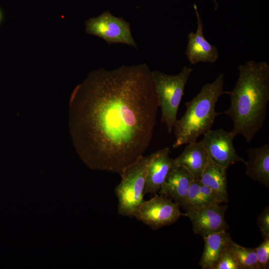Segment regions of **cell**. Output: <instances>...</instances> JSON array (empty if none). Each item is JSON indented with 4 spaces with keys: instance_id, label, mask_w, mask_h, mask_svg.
I'll return each mask as SVG.
<instances>
[{
    "instance_id": "cell-1",
    "label": "cell",
    "mask_w": 269,
    "mask_h": 269,
    "mask_svg": "<svg viewBox=\"0 0 269 269\" xmlns=\"http://www.w3.org/2000/svg\"><path fill=\"white\" fill-rule=\"evenodd\" d=\"M158 108L145 63L89 73L69 101V131L90 169L121 174L148 147Z\"/></svg>"
},
{
    "instance_id": "cell-2",
    "label": "cell",
    "mask_w": 269,
    "mask_h": 269,
    "mask_svg": "<svg viewBox=\"0 0 269 269\" xmlns=\"http://www.w3.org/2000/svg\"><path fill=\"white\" fill-rule=\"evenodd\" d=\"M234 88L225 91L230 97L229 108L223 112L231 118L233 134L242 135L250 143L263 128L269 102V65L249 60L238 66Z\"/></svg>"
},
{
    "instance_id": "cell-3",
    "label": "cell",
    "mask_w": 269,
    "mask_h": 269,
    "mask_svg": "<svg viewBox=\"0 0 269 269\" xmlns=\"http://www.w3.org/2000/svg\"><path fill=\"white\" fill-rule=\"evenodd\" d=\"M224 82V74L220 73L213 82L203 85L200 92L185 103V112L173 127L174 148L197 141L200 136L211 129L220 114L216 111V105L225 94Z\"/></svg>"
},
{
    "instance_id": "cell-4",
    "label": "cell",
    "mask_w": 269,
    "mask_h": 269,
    "mask_svg": "<svg viewBox=\"0 0 269 269\" xmlns=\"http://www.w3.org/2000/svg\"><path fill=\"white\" fill-rule=\"evenodd\" d=\"M193 72V69L187 66L175 75L167 74L159 70L151 71L158 107L161 112V121L165 125L169 134L173 130L185 86Z\"/></svg>"
},
{
    "instance_id": "cell-5",
    "label": "cell",
    "mask_w": 269,
    "mask_h": 269,
    "mask_svg": "<svg viewBox=\"0 0 269 269\" xmlns=\"http://www.w3.org/2000/svg\"><path fill=\"white\" fill-rule=\"evenodd\" d=\"M151 155H143L120 175V182L115 193L118 199V213L133 217L144 200L147 168Z\"/></svg>"
},
{
    "instance_id": "cell-6",
    "label": "cell",
    "mask_w": 269,
    "mask_h": 269,
    "mask_svg": "<svg viewBox=\"0 0 269 269\" xmlns=\"http://www.w3.org/2000/svg\"><path fill=\"white\" fill-rule=\"evenodd\" d=\"M179 207L167 197L156 194L144 200L135 210L133 217L153 230L175 223L182 216Z\"/></svg>"
},
{
    "instance_id": "cell-7",
    "label": "cell",
    "mask_w": 269,
    "mask_h": 269,
    "mask_svg": "<svg viewBox=\"0 0 269 269\" xmlns=\"http://www.w3.org/2000/svg\"><path fill=\"white\" fill-rule=\"evenodd\" d=\"M85 31L87 33L97 36L109 44L123 43L137 47L130 23L121 17L114 16L109 11L87 20Z\"/></svg>"
},
{
    "instance_id": "cell-8",
    "label": "cell",
    "mask_w": 269,
    "mask_h": 269,
    "mask_svg": "<svg viewBox=\"0 0 269 269\" xmlns=\"http://www.w3.org/2000/svg\"><path fill=\"white\" fill-rule=\"evenodd\" d=\"M235 136L231 131L223 129L210 130L203 134L200 141L209 157L216 164L227 170L237 162L246 163V161L236 152L233 144Z\"/></svg>"
},
{
    "instance_id": "cell-9",
    "label": "cell",
    "mask_w": 269,
    "mask_h": 269,
    "mask_svg": "<svg viewBox=\"0 0 269 269\" xmlns=\"http://www.w3.org/2000/svg\"><path fill=\"white\" fill-rule=\"evenodd\" d=\"M227 207L220 204L208 205L185 211L182 216L190 219L194 233L203 237L226 230L228 227L225 219Z\"/></svg>"
},
{
    "instance_id": "cell-10",
    "label": "cell",
    "mask_w": 269,
    "mask_h": 269,
    "mask_svg": "<svg viewBox=\"0 0 269 269\" xmlns=\"http://www.w3.org/2000/svg\"><path fill=\"white\" fill-rule=\"evenodd\" d=\"M193 7L197 18V29L196 32L191 31L187 35L185 50L187 59L192 65L199 63H214L219 58L218 49L205 37L204 25L196 4H194Z\"/></svg>"
},
{
    "instance_id": "cell-11",
    "label": "cell",
    "mask_w": 269,
    "mask_h": 269,
    "mask_svg": "<svg viewBox=\"0 0 269 269\" xmlns=\"http://www.w3.org/2000/svg\"><path fill=\"white\" fill-rule=\"evenodd\" d=\"M169 147H165L151 153L146 178L144 195L157 194L169 170L173 166L169 156Z\"/></svg>"
},
{
    "instance_id": "cell-12",
    "label": "cell",
    "mask_w": 269,
    "mask_h": 269,
    "mask_svg": "<svg viewBox=\"0 0 269 269\" xmlns=\"http://www.w3.org/2000/svg\"><path fill=\"white\" fill-rule=\"evenodd\" d=\"M194 179V176L186 169L173 165L158 191L159 194L181 207Z\"/></svg>"
},
{
    "instance_id": "cell-13",
    "label": "cell",
    "mask_w": 269,
    "mask_h": 269,
    "mask_svg": "<svg viewBox=\"0 0 269 269\" xmlns=\"http://www.w3.org/2000/svg\"><path fill=\"white\" fill-rule=\"evenodd\" d=\"M209 156L201 141L186 144L183 151L173 158V165L183 167L196 179H199L208 161Z\"/></svg>"
},
{
    "instance_id": "cell-14",
    "label": "cell",
    "mask_w": 269,
    "mask_h": 269,
    "mask_svg": "<svg viewBox=\"0 0 269 269\" xmlns=\"http://www.w3.org/2000/svg\"><path fill=\"white\" fill-rule=\"evenodd\" d=\"M246 174L252 180L269 187V144L247 150Z\"/></svg>"
},
{
    "instance_id": "cell-15",
    "label": "cell",
    "mask_w": 269,
    "mask_h": 269,
    "mask_svg": "<svg viewBox=\"0 0 269 269\" xmlns=\"http://www.w3.org/2000/svg\"><path fill=\"white\" fill-rule=\"evenodd\" d=\"M204 241L203 251L199 265L203 269H213L217 262L227 248L231 239L226 230L203 237Z\"/></svg>"
},
{
    "instance_id": "cell-16",
    "label": "cell",
    "mask_w": 269,
    "mask_h": 269,
    "mask_svg": "<svg viewBox=\"0 0 269 269\" xmlns=\"http://www.w3.org/2000/svg\"><path fill=\"white\" fill-rule=\"evenodd\" d=\"M226 171L209 157L207 164L199 179L202 184L214 191L223 203L228 202Z\"/></svg>"
},
{
    "instance_id": "cell-17",
    "label": "cell",
    "mask_w": 269,
    "mask_h": 269,
    "mask_svg": "<svg viewBox=\"0 0 269 269\" xmlns=\"http://www.w3.org/2000/svg\"><path fill=\"white\" fill-rule=\"evenodd\" d=\"M228 247L241 269H260L254 248L242 246L234 242L232 239Z\"/></svg>"
},
{
    "instance_id": "cell-18",
    "label": "cell",
    "mask_w": 269,
    "mask_h": 269,
    "mask_svg": "<svg viewBox=\"0 0 269 269\" xmlns=\"http://www.w3.org/2000/svg\"><path fill=\"white\" fill-rule=\"evenodd\" d=\"M201 182L195 179L192 182L185 200L181 207L185 211L206 206L200 193Z\"/></svg>"
},
{
    "instance_id": "cell-19",
    "label": "cell",
    "mask_w": 269,
    "mask_h": 269,
    "mask_svg": "<svg viewBox=\"0 0 269 269\" xmlns=\"http://www.w3.org/2000/svg\"><path fill=\"white\" fill-rule=\"evenodd\" d=\"M213 269H241V268L227 247L219 258Z\"/></svg>"
},
{
    "instance_id": "cell-20",
    "label": "cell",
    "mask_w": 269,
    "mask_h": 269,
    "mask_svg": "<svg viewBox=\"0 0 269 269\" xmlns=\"http://www.w3.org/2000/svg\"><path fill=\"white\" fill-rule=\"evenodd\" d=\"M254 249L260 269H268L269 265V238L264 239L261 244Z\"/></svg>"
},
{
    "instance_id": "cell-21",
    "label": "cell",
    "mask_w": 269,
    "mask_h": 269,
    "mask_svg": "<svg viewBox=\"0 0 269 269\" xmlns=\"http://www.w3.org/2000/svg\"><path fill=\"white\" fill-rule=\"evenodd\" d=\"M200 193L205 205L223 203L220 197L214 191L201 183Z\"/></svg>"
},
{
    "instance_id": "cell-22",
    "label": "cell",
    "mask_w": 269,
    "mask_h": 269,
    "mask_svg": "<svg viewBox=\"0 0 269 269\" xmlns=\"http://www.w3.org/2000/svg\"><path fill=\"white\" fill-rule=\"evenodd\" d=\"M257 225L263 239L269 238V208L266 207L258 218Z\"/></svg>"
},
{
    "instance_id": "cell-23",
    "label": "cell",
    "mask_w": 269,
    "mask_h": 269,
    "mask_svg": "<svg viewBox=\"0 0 269 269\" xmlns=\"http://www.w3.org/2000/svg\"><path fill=\"white\" fill-rule=\"evenodd\" d=\"M215 3V9H216L219 6V4L217 1V0H212Z\"/></svg>"
},
{
    "instance_id": "cell-24",
    "label": "cell",
    "mask_w": 269,
    "mask_h": 269,
    "mask_svg": "<svg viewBox=\"0 0 269 269\" xmlns=\"http://www.w3.org/2000/svg\"><path fill=\"white\" fill-rule=\"evenodd\" d=\"M2 19V13L1 10H0V22H1Z\"/></svg>"
}]
</instances>
